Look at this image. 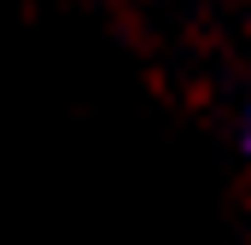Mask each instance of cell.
Returning <instances> with one entry per match:
<instances>
[{"label":"cell","mask_w":251,"mask_h":245,"mask_svg":"<svg viewBox=\"0 0 251 245\" xmlns=\"http://www.w3.org/2000/svg\"><path fill=\"white\" fill-rule=\"evenodd\" d=\"M240 140H246V152H251V105H246V128H240Z\"/></svg>","instance_id":"6da1fadb"}]
</instances>
